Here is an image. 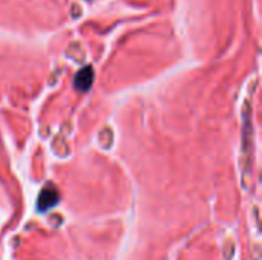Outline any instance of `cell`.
<instances>
[{"label": "cell", "instance_id": "cell-1", "mask_svg": "<svg viewBox=\"0 0 262 260\" xmlns=\"http://www.w3.org/2000/svg\"><path fill=\"white\" fill-rule=\"evenodd\" d=\"M58 202V193L54 187H45L40 195H38V199H37V210L40 213L43 211H48L49 208H52L55 204Z\"/></svg>", "mask_w": 262, "mask_h": 260}, {"label": "cell", "instance_id": "cell-2", "mask_svg": "<svg viewBox=\"0 0 262 260\" xmlns=\"http://www.w3.org/2000/svg\"><path fill=\"white\" fill-rule=\"evenodd\" d=\"M92 81H94V69L91 66H86V67H83L81 70L77 72V75L74 78V86L78 90L86 92L92 86Z\"/></svg>", "mask_w": 262, "mask_h": 260}]
</instances>
